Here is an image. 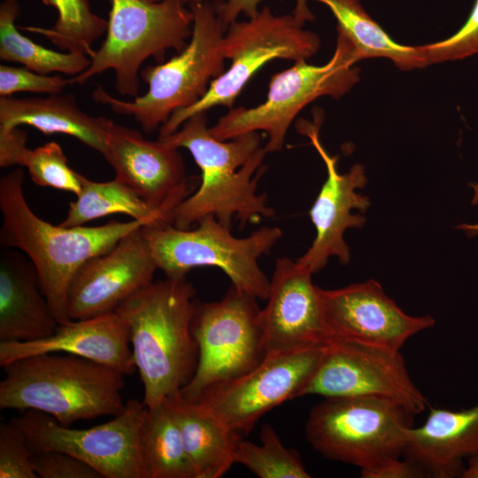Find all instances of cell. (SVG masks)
<instances>
[{"label":"cell","mask_w":478,"mask_h":478,"mask_svg":"<svg viewBox=\"0 0 478 478\" xmlns=\"http://www.w3.org/2000/svg\"><path fill=\"white\" fill-rule=\"evenodd\" d=\"M158 140L176 149H187L201 170L197 189L171 213L169 222L175 227L189 229L204 217L213 215L231 229L233 219L243 227L274 215L267 204V195L258 193V181L266 168L262 162L267 154L261 147L258 132L219 140L212 135L203 112Z\"/></svg>","instance_id":"cell-1"},{"label":"cell","mask_w":478,"mask_h":478,"mask_svg":"<svg viewBox=\"0 0 478 478\" xmlns=\"http://www.w3.org/2000/svg\"><path fill=\"white\" fill-rule=\"evenodd\" d=\"M24 173L17 168L0 179L2 248L18 249L33 263L42 293L59 324L70 322L67 292L72 278L89 259L106 253L134 230L150 224L132 220L96 227H66L38 217L23 191Z\"/></svg>","instance_id":"cell-2"},{"label":"cell","mask_w":478,"mask_h":478,"mask_svg":"<svg viewBox=\"0 0 478 478\" xmlns=\"http://www.w3.org/2000/svg\"><path fill=\"white\" fill-rule=\"evenodd\" d=\"M197 300L186 277L152 281L115 312L127 323L133 359L152 408L193 377L198 347L192 334Z\"/></svg>","instance_id":"cell-3"},{"label":"cell","mask_w":478,"mask_h":478,"mask_svg":"<svg viewBox=\"0 0 478 478\" xmlns=\"http://www.w3.org/2000/svg\"><path fill=\"white\" fill-rule=\"evenodd\" d=\"M0 409L37 410L61 425L115 416L126 407L122 372L75 355L43 353L2 367Z\"/></svg>","instance_id":"cell-4"},{"label":"cell","mask_w":478,"mask_h":478,"mask_svg":"<svg viewBox=\"0 0 478 478\" xmlns=\"http://www.w3.org/2000/svg\"><path fill=\"white\" fill-rule=\"evenodd\" d=\"M189 7L193 14L189 42L168 61L140 71L141 79L148 84L145 94L124 101L101 86L92 92L96 103L117 114L132 116L146 134L160 128L176 110L197 103L212 81L226 71L222 45L227 26L217 13L212 0Z\"/></svg>","instance_id":"cell-5"},{"label":"cell","mask_w":478,"mask_h":478,"mask_svg":"<svg viewBox=\"0 0 478 478\" xmlns=\"http://www.w3.org/2000/svg\"><path fill=\"white\" fill-rule=\"evenodd\" d=\"M194 229H180L158 221L142 227L150 255L166 277L181 278L193 268L222 270L235 288L266 300L270 280L258 265L282 236L278 227L263 226L238 238L213 215L200 220Z\"/></svg>","instance_id":"cell-6"},{"label":"cell","mask_w":478,"mask_h":478,"mask_svg":"<svg viewBox=\"0 0 478 478\" xmlns=\"http://www.w3.org/2000/svg\"><path fill=\"white\" fill-rule=\"evenodd\" d=\"M186 4L184 0H111L106 37L90 66L69 78L70 84H83L112 69L116 90L137 96L143 62L148 58L162 61L170 49L179 53L190 39L193 14Z\"/></svg>","instance_id":"cell-7"},{"label":"cell","mask_w":478,"mask_h":478,"mask_svg":"<svg viewBox=\"0 0 478 478\" xmlns=\"http://www.w3.org/2000/svg\"><path fill=\"white\" fill-rule=\"evenodd\" d=\"M357 62L351 43L337 33L335 52L326 64L314 66L300 60L274 74L263 103L251 108H231L210 127L211 133L227 141L263 131L268 137L266 151L278 152L289 126L304 107L323 96L340 98L359 81Z\"/></svg>","instance_id":"cell-8"},{"label":"cell","mask_w":478,"mask_h":478,"mask_svg":"<svg viewBox=\"0 0 478 478\" xmlns=\"http://www.w3.org/2000/svg\"><path fill=\"white\" fill-rule=\"evenodd\" d=\"M319 36L304 28L293 14H275L265 5L252 17L228 25L223 38V54L230 66L210 83L194 104L173 112L159 128L160 137L177 131L192 115L215 106L232 108L252 76L275 58L306 60L319 50Z\"/></svg>","instance_id":"cell-9"},{"label":"cell","mask_w":478,"mask_h":478,"mask_svg":"<svg viewBox=\"0 0 478 478\" xmlns=\"http://www.w3.org/2000/svg\"><path fill=\"white\" fill-rule=\"evenodd\" d=\"M413 416L386 399L324 397L309 413L305 436L324 458L363 471L403 455Z\"/></svg>","instance_id":"cell-10"},{"label":"cell","mask_w":478,"mask_h":478,"mask_svg":"<svg viewBox=\"0 0 478 478\" xmlns=\"http://www.w3.org/2000/svg\"><path fill=\"white\" fill-rule=\"evenodd\" d=\"M257 299L231 285L219 301H197L192 334L198 359L193 377L180 390L185 398L197 400L207 389L244 374L266 357Z\"/></svg>","instance_id":"cell-11"},{"label":"cell","mask_w":478,"mask_h":478,"mask_svg":"<svg viewBox=\"0 0 478 478\" xmlns=\"http://www.w3.org/2000/svg\"><path fill=\"white\" fill-rule=\"evenodd\" d=\"M374 397L391 401L413 415L428 402L412 380L400 351L332 338L299 397Z\"/></svg>","instance_id":"cell-12"},{"label":"cell","mask_w":478,"mask_h":478,"mask_svg":"<svg viewBox=\"0 0 478 478\" xmlns=\"http://www.w3.org/2000/svg\"><path fill=\"white\" fill-rule=\"evenodd\" d=\"M147 409L143 402L130 399L113 419L87 429L61 425L37 410L25 411L12 420L24 432L31 451L69 453L104 478H142L138 438Z\"/></svg>","instance_id":"cell-13"},{"label":"cell","mask_w":478,"mask_h":478,"mask_svg":"<svg viewBox=\"0 0 478 478\" xmlns=\"http://www.w3.org/2000/svg\"><path fill=\"white\" fill-rule=\"evenodd\" d=\"M325 343L268 353L254 368L207 389L197 400L230 428L248 433L266 412L299 393L317 368Z\"/></svg>","instance_id":"cell-14"},{"label":"cell","mask_w":478,"mask_h":478,"mask_svg":"<svg viewBox=\"0 0 478 478\" xmlns=\"http://www.w3.org/2000/svg\"><path fill=\"white\" fill-rule=\"evenodd\" d=\"M320 123L319 116H315L313 123L300 120L297 125L298 132L310 139L327 169V179L309 212L316 236L307 251L297 259L312 274L324 268L330 257H336L343 265L350 261L343 234L347 228L360 227L366 222L364 216L352 214L351 210L365 212L370 205L367 197L356 192L367 181L364 166L355 164L348 173H340L338 158L330 155L320 140Z\"/></svg>","instance_id":"cell-15"},{"label":"cell","mask_w":478,"mask_h":478,"mask_svg":"<svg viewBox=\"0 0 478 478\" xmlns=\"http://www.w3.org/2000/svg\"><path fill=\"white\" fill-rule=\"evenodd\" d=\"M320 295L329 339L400 351L409 338L435 324L429 315L406 314L374 280L336 289L320 288Z\"/></svg>","instance_id":"cell-16"},{"label":"cell","mask_w":478,"mask_h":478,"mask_svg":"<svg viewBox=\"0 0 478 478\" xmlns=\"http://www.w3.org/2000/svg\"><path fill=\"white\" fill-rule=\"evenodd\" d=\"M142 227L77 270L67 292V310L72 320L114 312L124 301L153 281L158 267Z\"/></svg>","instance_id":"cell-17"},{"label":"cell","mask_w":478,"mask_h":478,"mask_svg":"<svg viewBox=\"0 0 478 478\" xmlns=\"http://www.w3.org/2000/svg\"><path fill=\"white\" fill-rule=\"evenodd\" d=\"M117 181L135 190L170 220L173 210L195 191L178 149L113 122L103 156ZM170 223V222H169Z\"/></svg>","instance_id":"cell-18"},{"label":"cell","mask_w":478,"mask_h":478,"mask_svg":"<svg viewBox=\"0 0 478 478\" xmlns=\"http://www.w3.org/2000/svg\"><path fill=\"white\" fill-rule=\"evenodd\" d=\"M297 260L276 259L260 324L266 354L326 343L320 288Z\"/></svg>","instance_id":"cell-19"},{"label":"cell","mask_w":478,"mask_h":478,"mask_svg":"<svg viewBox=\"0 0 478 478\" xmlns=\"http://www.w3.org/2000/svg\"><path fill=\"white\" fill-rule=\"evenodd\" d=\"M43 353L79 356L113 367L127 376L136 368L129 328L116 312L59 324L49 337L32 342H0V366Z\"/></svg>","instance_id":"cell-20"},{"label":"cell","mask_w":478,"mask_h":478,"mask_svg":"<svg viewBox=\"0 0 478 478\" xmlns=\"http://www.w3.org/2000/svg\"><path fill=\"white\" fill-rule=\"evenodd\" d=\"M478 455V403L466 409L429 408L425 422L406 430L403 457L426 476L462 477L464 459Z\"/></svg>","instance_id":"cell-21"},{"label":"cell","mask_w":478,"mask_h":478,"mask_svg":"<svg viewBox=\"0 0 478 478\" xmlns=\"http://www.w3.org/2000/svg\"><path fill=\"white\" fill-rule=\"evenodd\" d=\"M59 326L27 258L4 248L0 254V342H32Z\"/></svg>","instance_id":"cell-22"},{"label":"cell","mask_w":478,"mask_h":478,"mask_svg":"<svg viewBox=\"0 0 478 478\" xmlns=\"http://www.w3.org/2000/svg\"><path fill=\"white\" fill-rule=\"evenodd\" d=\"M112 124L110 119L83 112L71 93L50 94L46 97H0V128L27 125L45 135H67L102 156Z\"/></svg>","instance_id":"cell-23"},{"label":"cell","mask_w":478,"mask_h":478,"mask_svg":"<svg viewBox=\"0 0 478 478\" xmlns=\"http://www.w3.org/2000/svg\"><path fill=\"white\" fill-rule=\"evenodd\" d=\"M179 428L197 478H220L235 464L239 433L198 401L177 391L166 398Z\"/></svg>","instance_id":"cell-24"},{"label":"cell","mask_w":478,"mask_h":478,"mask_svg":"<svg viewBox=\"0 0 478 478\" xmlns=\"http://www.w3.org/2000/svg\"><path fill=\"white\" fill-rule=\"evenodd\" d=\"M328 6L337 22V33L351 43L357 61L371 58L390 59L401 70L424 68L429 64L420 46L395 42L367 13L361 0H314Z\"/></svg>","instance_id":"cell-25"},{"label":"cell","mask_w":478,"mask_h":478,"mask_svg":"<svg viewBox=\"0 0 478 478\" xmlns=\"http://www.w3.org/2000/svg\"><path fill=\"white\" fill-rule=\"evenodd\" d=\"M138 452L142 478H197L166 399L147 409Z\"/></svg>","instance_id":"cell-26"},{"label":"cell","mask_w":478,"mask_h":478,"mask_svg":"<svg viewBox=\"0 0 478 478\" xmlns=\"http://www.w3.org/2000/svg\"><path fill=\"white\" fill-rule=\"evenodd\" d=\"M81 188L76 199L69 203L62 227L85 226L94 220L114 213L150 223L168 222L166 215L148 204L135 190L113 179L95 181L81 174Z\"/></svg>","instance_id":"cell-27"},{"label":"cell","mask_w":478,"mask_h":478,"mask_svg":"<svg viewBox=\"0 0 478 478\" xmlns=\"http://www.w3.org/2000/svg\"><path fill=\"white\" fill-rule=\"evenodd\" d=\"M26 166L33 181L42 187L79 194L81 173L68 166L61 146L46 143L34 150L27 146V133L19 128H0V166Z\"/></svg>","instance_id":"cell-28"},{"label":"cell","mask_w":478,"mask_h":478,"mask_svg":"<svg viewBox=\"0 0 478 478\" xmlns=\"http://www.w3.org/2000/svg\"><path fill=\"white\" fill-rule=\"evenodd\" d=\"M19 12L16 0H4L0 5L1 60L21 64L41 74L60 73L75 76L90 66L88 55L52 50L21 35L15 26Z\"/></svg>","instance_id":"cell-29"},{"label":"cell","mask_w":478,"mask_h":478,"mask_svg":"<svg viewBox=\"0 0 478 478\" xmlns=\"http://www.w3.org/2000/svg\"><path fill=\"white\" fill-rule=\"evenodd\" d=\"M55 8L58 19L51 28L21 27V29L41 34L63 50L88 55L95 52L92 45L108 27V21L95 14L89 0H42Z\"/></svg>","instance_id":"cell-30"},{"label":"cell","mask_w":478,"mask_h":478,"mask_svg":"<svg viewBox=\"0 0 478 478\" xmlns=\"http://www.w3.org/2000/svg\"><path fill=\"white\" fill-rule=\"evenodd\" d=\"M260 444L241 440L235 453V463L246 466L259 478H310L300 453L285 447L269 424L263 425Z\"/></svg>","instance_id":"cell-31"},{"label":"cell","mask_w":478,"mask_h":478,"mask_svg":"<svg viewBox=\"0 0 478 478\" xmlns=\"http://www.w3.org/2000/svg\"><path fill=\"white\" fill-rule=\"evenodd\" d=\"M22 429L12 419L0 424V478H38Z\"/></svg>","instance_id":"cell-32"},{"label":"cell","mask_w":478,"mask_h":478,"mask_svg":"<svg viewBox=\"0 0 478 478\" xmlns=\"http://www.w3.org/2000/svg\"><path fill=\"white\" fill-rule=\"evenodd\" d=\"M428 62L442 63L462 59L478 53V0L463 26L451 36L421 45Z\"/></svg>","instance_id":"cell-33"},{"label":"cell","mask_w":478,"mask_h":478,"mask_svg":"<svg viewBox=\"0 0 478 478\" xmlns=\"http://www.w3.org/2000/svg\"><path fill=\"white\" fill-rule=\"evenodd\" d=\"M69 84V79L60 75L41 74L27 67L0 66V97L22 91L58 94Z\"/></svg>","instance_id":"cell-34"},{"label":"cell","mask_w":478,"mask_h":478,"mask_svg":"<svg viewBox=\"0 0 478 478\" xmlns=\"http://www.w3.org/2000/svg\"><path fill=\"white\" fill-rule=\"evenodd\" d=\"M35 472L40 478H101V474L80 459L58 451H31Z\"/></svg>","instance_id":"cell-35"},{"label":"cell","mask_w":478,"mask_h":478,"mask_svg":"<svg viewBox=\"0 0 478 478\" xmlns=\"http://www.w3.org/2000/svg\"><path fill=\"white\" fill-rule=\"evenodd\" d=\"M262 0H212L216 12L228 27L229 24L237 20L239 15L247 18L254 16L258 12V5ZM308 0H296V6L292 12L293 16L301 24L314 19V15L307 5Z\"/></svg>","instance_id":"cell-36"},{"label":"cell","mask_w":478,"mask_h":478,"mask_svg":"<svg viewBox=\"0 0 478 478\" xmlns=\"http://www.w3.org/2000/svg\"><path fill=\"white\" fill-rule=\"evenodd\" d=\"M363 478H422L423 469L416 463L400 458L383 462L370 469L360 471Z\"/></svg>","instance_id":"cell-37"},{"label":"cell","mask_w":478,"mask_h":478,"mask_svg":"<svg viewBox=\"0 0 478 478\" xmlns=\"http://www.w3.org/2000/svg\"><path fill=\"white\" fill-rule=\"evenodd\" d=\"M474 189V197L472 199L473 204H478V183L471 184ZM459 228L464 230L469 235H478V223L477 224H462L458 227Z\"/></svg>","instance_id":"cell-38"},{"label":"cell","mask_w":478,"mask_h":478,"mask_svg":"<svg viewBox=\"0 0 478 478\" xmlns=\"http://www.w3.org/2000/svg\"><path fill=\"white\" fill-rule=\"evenodd\" d=\"M461 478H478V455L467 459Z\"/></svg>","instance_id":"cell-39"},{"label":"cell","mask_w":478,"mask_h":478,"mask_svg":"<svg viewBox=\"0 0 478 478\" xmlns=\"http://www.w3.org/2000/svg\"><path fill=\"white\" fill-rule=\"evenodd\" d=\"M150 1H152V2H159L161 0H150ZM184 1L189 5V4L203 3V2H206V1H210V0H184Z\"/></svg>","instance_id":"cell-40"},{"label":"cell","mask_w":478,"mask_h":478,"mask_svg":"<svg viewBox=\"0 0 478 478\" xmlns=\"http://www.w3.org/2000/svg\"><path fill=\"white\" fill-rule=\"evenodd\" d=\"M16 1H18V0H16Z\"/></svg>","instance_id":"cell-41"}]
</instances>
